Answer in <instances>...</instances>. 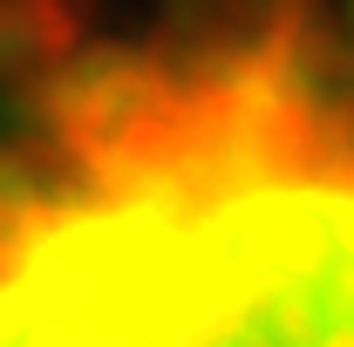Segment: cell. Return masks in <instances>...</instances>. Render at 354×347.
<instances>
[{"label":"cell","instance_id":"6da1fadb","mask_svg":"<svg viewBox=\"0 0 354 347\" xmlns=\"http://www.w3.org/2000/svg\"><path fill=\"white\" fill-rule=\"evenodd\" d=\"M0 347H354V116L293 35L48 95L0 157Z\"/></svg>","mask_w":354,"mask_h":347}]
</instances>
